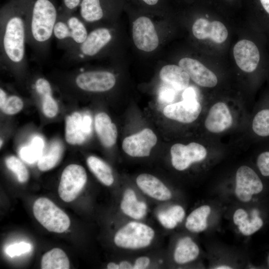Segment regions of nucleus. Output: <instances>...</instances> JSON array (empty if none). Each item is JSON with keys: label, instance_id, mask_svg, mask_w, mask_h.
<instances>
[{"label": "nucleus", "instance_id": "obj_37", "mask_svg": "<svg viewBox=\"0 0 269 269\" xmlns=\"http://www.w3.org/2000/svg\"><path fill=\"white\" fill-rule=\"evenodd\" d=\"M257 163L262 174L269 176V151L261 153L258 157Z\"/></svg>", "mask_w": 269, "mask_h": 269}, {"label": "nucleus", "instance_id": "obj_20", "mask_svg": "<svg viewBox=\"0 0 269 269\" xmlns=\"http://www.w3.org/2000/svg\"><path fill=\"white\" fill-rule=\"evenodd\" d=\"M161 80L177 91H182L189 85L190 77L179 66L169 64L164 66L159 72Z\"/></svg>", "mask_w": 269, "mask_h": 269}, {"label": "nucleus", "instance_id": "obj_45", "mask_svg": "<svg viewBox=\"0 0 269 269\" xmlns=\"http://www.w3.org/2000/svg\"><path fill=\"white\" fill-rule=\"evenodd\" d=\"M7 96L4 91L0 88V108L4 105Z\"/></svg>", "mask_w": 269, "mask_h": 269}, {"label": "nucleus", "instance_id": "obj_13", "mask_svg": "<svg viewBox=\"0 0 269 269\" xmlns=\"http://www.w3.org/2000/svg\"><path fill=\"white\" fill-rule=\"evenodd\" d=\"M233 119L228 106L219 102L211 106L205 120V127L213 134L222 133L232 126Z\"/></svg>", "mask_w": 269, "mask_h": 269}, {"label": "nucleus", "instance_id": "obj_1", "mask_svg": "<svg viewBox=\"0 0 269 269\" xmlns=\"http://www.w3.org/2000/svg\"><path fill=\"white\" fill-rule=\"evenodd\" d=\"M26 21L18 12L8 16L3 24L1 33L2 51L9 63L17 65L25 57Z\"/></svg>", "mask_w": 269, "mask_h": 269}, {"label": "nucleus", "instance_id": "obj_34", "mask_svg": "<svg viewBox=\"0 0 269 269\" xmlns=\"http://www.w3.org/2000/svg\"><path fill=\"white\" fill-rule=\"evenodd\" d=\"M42 111L44 115L49 118L54 117L58 112V105L52 96V93L42 96Z\"/></svg>", "mask_w": 269, "mask_h": 269}, {"label": "nucleus", "instance_id": "obj_38", "mask_svg": "<svg viewBox=\"0 0 269 269\" xmlns=\"http://www.w3.org/2000/svg\"><path fill=\"white\" fill-rule=\"evenodd\" d=\"M167 214L177 223L182 222L185 216V211L180 205H173L166 211Z\"/></svg>", "mask_w": 269, "mask_h": 269}, {"label": "nucleus", "instance_id": "obj_36", "mask_svg": "<svg viewBox=\"0 0 269 269\" xmlns=\"http://www.w3.org/2000/svg\"><path fill=\"white\" fill-rule=\"evenodd\" d=\"M31 245L28 243L21 242L9 245L5 249V253L10 257L19 256L30 251Z\"/></svg>", "mask_w": 269, "mask_h": 269}, {"label": "nucleus", "instance_id": "obj_15", "mask_svg": "<svg viewBox=\"0 0 269 269\" xmlns=\"http://www.w3.org/2000/svg\"><path fill=\"white\" fill-rule=\"evenodd\" d=\"M195 83L208 88L215 87L218 83L216 75L200 61L188 57L183 58L178 63Z\"/></svg>", "mask_w": 269, "mask_h": 269}, {"label": "nucleus", "instance_id": "obj_48", "mask_svg": "<svg viewBox=\"0 0 269 269\" xmlns=\"http://www.w3.org/2000/svg\"><path fill=\"white\" fill-rule=\"evenodd\" d=\"M107 268L108 269H120L119 265L115 263H109L107 266Z\"/></svg>", "mask_w": 269, "mask_h": 269}, {"label": "nucleus", "instance_id": "obj_41", "mask_svg": "<svg viewBox=\"0 0 269 269\" xmlns=\"http://www.w3.org/2000/svg\"><path fill=\"white\" fill-rule=\"evenodd\" d=\"M174 95L173 91L168 89H164L160 92L159 99L162 102H170L173 100Z\"/></svg>", "mask_w": 269, "mask_h": 269}, {"label": "nucleus", "instance_id": "obj_51", "mask_svg": "<svg viewBox=\"0 0 269 269\" xmlns=\"http://www.w3.org/2000/svg\"><path fill=\"white\" fill-rule=\"evenodd\" d=\"M2 140H1V139H0V147H1V145H2Z\"/></svg>", "mask_w": 269, "mask_h": 269}, {"label": "nucleus", "instance_id": "obj_29", "mask_svg": "<svg viewBox=\"0 0 269 269\" xmlns=\"http://www.w3.org/2000/svg\"><path fill=\"white\" fill-rule=\"evenodd\" d=\"M66 22L70 29L71 39L78 45L82 43L88 34L83 22L75 16H70Z\"/></svg>", "mask_w": 269, "mask_h": 269}, {"label": "nucleus", "instance_id": "obj_6", "mask_svg": "<svg viewBox=\"0 0 269 269\" xmlns=\"http://www.w3.org/2000/svg\"><path fill=\"white\" fill-rule=\"evenodd\" d=\"M170 154L173 167L182 171L188 168L192 163L204 160L207 151L203 145L192 142L187 145L174 144L170 148Z\"/></svg>", "mask_w": 269, "mask_h": 269}, {"label": "nucleus", "instance_id": "obj_42", "mask_svg": "<svg viewBox=\"0 0 269 269\" xmlns=\"http://www.w3.org/2000/svg\"><path fill=\"white\" fill-rule=\"evenodd\" d=\"M150 263V259L147 257H140L137 258L133 266L134 269H146Z\"/></svg>", "mask_w": 269, "mask_h": 269}, {"label": "nucleus", "instance_id": "obj_8", "mask_svg": "<svg viewBox=\"0 0 269 269\" xmlns=\"http://www.w3.org/2000/svg\"><path fill=\"white\" fill-rule=\"evenodd\" d=\"M133 38L136 47L151 52L158 46L159 39L154 25L147 17L140 16L133 23Z\"/></svg>", "mask_w": 269, "mask_h": 269}, {"label": "nucleus", "instance_id": "obj_28", "mask_svg": "<svg viewBox=\"0 0 269 269\" xmlns=\"http://www.w3.org/2000/svg\"><path fill=\"white\" fill-rule=\"evenodd\" d=\"M80 7L81 16L87 22L98 21L103 16L100 0H82Z\"/></svg>", "mask_w": 269, "mask_h": 269}, {"label": "nucleus", "instance_id": "obj_25", "mask_svg": "<svg viewBox=\"0 0 269 269\" xmlns=\"http://www.w3.org/2000/svg\"><path fill=\"white\" fill-rule=\"evenodd\" d=\"M211 212L208 205L201 206L193 210L187 217L185 227L192 232L199 233L207 227V218Z\"/></svg>", "mask_w": 269, "mask_h": 269}, {"label": "nucleus", "instance_id": "obj_26", "mask_svg": "<svg viewBox=\"0 0 269 269\" xmlns=\"http://www.w3.org/2000/svg\"><path fill=\"white\" fill-rule=\"evenodd\" d=\"M87 165L98 179L106 186L111 185L114 181L111 167L101 159L90 156L87 159Z\"/></svg>", "mask_w": 269, "mask_h": 269}, {"label": "nucleus", "instance_id": "obj_11", "mask_svg": "<svg viewBox=\"0 0 269 269\" xmlns=\"http://www.w3.org/2000/svg\"><path fill=\"white\" fill-rule=\"evenodd\" d=\"M114 74L105 71L82 72L76 78V84L82 90L92 92H103L111 89L115 85Z\"/></svg>", "mask_w": 269, "mask_h": 269}, {"label": "nucleus", "instance_id": "obj_33", "mask_svg": "<svg viewBox=\"0 0 269 269\" xmlns=\"http://www.w3.org/2000/svg\"><path fill=\"white\" fill-rule=\"evenodd\" d=\"M23 108V102L16 96H11L7 99L1 110L7 115H14L19 112Z\"/></svg>", "mask_w": 269, "mask_h": 269}, {"label": "nucleus", "instance_id": "obj_52", "mask_svg": "<svg viewBox=\"0 0 269 269\" xmlns=\"http://www.w3.org/2000/svg\"><path fill=\"white\" fill-rule=\"evenodd\" d=\"M268 264H269V257H268Z\"/></svg>", "mask_w": 269, "mask_h": 269}, {"label": "nucleus", "instance_id": "obj_27", "mask_svg": "<svg viewBox=\"0 0 269 269\" xmlns=\"http://www.w3.org/2000/svg\"><path fill=\"white\" fill-rule=\"evenodd\" d=\"M44 150V141L39 136L34 137L30 143L22 147L19 151L21 158L28 163H33L38 160Z\"/></svg>", "mask_w": 269, "mask_h": 269}, {"label": "nucleus", "instance_id": "obj_40", "mask_svg": "<svg viewBox=\"0 0 269 269\" xmlns=\"http://www.w3.org/2000/svg\"><path fill=\"white\" fill-rule=\"evenodd\" d=\"M248 213L243 209H238L234 213L233 221L235 225L238 226L248 219Z\"/></svg>", "mask_w": 269, "mask_h": 269}, {"label": "nucleus", "instance_id": "obj_10", "mask_svg": "<svg viewBox=\"0 0 269 269\" xmlns=\"http://www.w3.org/2000/svg\"><path fill=\"white\" fill-rule=\"evenodd\" d=\"M92 118L89 115L82 116L75 112L66 118L65 138L71 144L84 143L92 132Z\"/></svg>", "mask_w": 269, "mask_h": 269}, {"label": "nucleus", "instance_id": "obj_19", "mask_svg": "<svg viewBox=\"0 0 269 269\" xmlns=\"http://www.w3.org/2000/svg\"><path fill=\"white\" fill-rule=\"evenodd\" d=\"M95 128L99 139L104 146L111 147L115 144L118 136L117 129L107 114L100 113L96 115Z\"/></svg>", "mask_w": 269, "mask_h": 269}, {"label": "nucleus", "instance_id": "obj_18", "mask_svg": "<svg viewBox=\"0 0 269 269\" xmlns=\"http://www.w3.org/2000/svg\"><path fill=\"white\" fill-rule=\"evenodd\" d=\"M136 182L142 191L156 200L166 201L172 197L169 189L159 179L151 174L139 175Z\"/></svg>", "mask_w": 269, "mask_h": 269}, {"label": "nucleus", "instance_id": "obj_44", "mask_svg": "<svg viewBox=\"0 0 269 269\" xmlns=\"http://www.w3.org/2000/svg\"><path fill=\"white\" fill-rule=\"evenodd\" d=\"M81 0H64L65 6L69 9H74L80 5Z\"/></svg>", "mask_w": 269, "mask_h": 269}, {"label": "nucleus", "instance_id": "obj_5", "mask_svg": "<svg viewBox=\"0 0 269 269\" xmlns=\"http://www.w3.org/2000/svg\"><path fill=\"white\" fill-rule=\"evenodd\" d=\"M84 168L72 164L67 166L61 174L58 192L60 198L66 202L74 200L79 195L87 182Z\"/></svg>", "mask_w": 269, "mask_h": 269}, {"label": "nucleus", "instance_id": "obj_32", "mask_svg": "<svg viewBox=\"0 0 269 269\" xmlns=\"http://www.w3.org/2000/svg\"><path fill=\"white\" fill-rule=\"evenodd\" d=\"M263 225L262 219L257 215L249 221L247 219L245 221L238 225L239 231L245 236H250L256 232Z\"/></svg>", "mask_w": 269, "mask_h": 269}, {"label": "nucleus", "instance_id": "obj_47", "mask_svg": "<svg viewBox=\"0 0 269 269\" xmlns=\"http://www.w3.org/2000/svg\"><path fill=\"white\" fill-rule=\"evenodd\" d=\"M260 0L264 8L269 14V0Z\"/></svg>", "mask_w": 269, "mask_h": 269}, {"label": "nucleus", "instance_id": "obj_12", "mask_svg": "<svg viewBox=\"0 0 269 269\" xmlns=\"http://www.w3.org/2000/svg\"><path fill=\"white\" fill-rule=\"evenodd\" d=\"M201 111L202 106L198 100H183L166 106L163 114L171 120L189 124L198 118Z\"/></svg>", "mask_w": 269, "mask_h": 269}, {"label": "nucleus", "instance_id": "obj_50", "mask_svg": "<svg viewBox=\"0 0 269 269\" xmlns=\"http://www.w3.org/2000/svg\"><path fill=\"white\" fill-rule=\"evenodd\" d=\"M216 269H232L230 267L227 266H219L215 268Z\"/></svg>", "mask_w": 269, "mask_h": 269}, {"label": "nucleus", "instance_id": "obj_3", "mask_svg": "<svg viewBox=\"0 0 269 269\" xmlns=\"http://www.w3.org/2000/svg\"><path fill=\"white\" fill-rule=\"evenodd\" d=\"M33 213L38 222L50 232L63 233L70 225L68 215L47 198H39L34 202Z\"/></svg>", "mask_w": 269, "mask_h": 269}, {"label": "nucleus", "instance_id": "obj_43", "mask_svg": "<svg viewBox=\"0 0 269 269\" xmlns=\"http://www.w3.org/2000/svg\"><path fill=\"white\" fill-rule=\"evenodd\" d=\"M183 100H198L195 90L192 87H187L183 93Z\"/></svg>", "mask_w": 269, "mask_h": 269}, {"label": "nucleus", "instance_id": "obj_2", "mask_svg": "<svg viewBox=\"0 0 269 269\" xmlns=\"http://www.w3.org/2000/svg\"><path fill=\"white\" fill-rule=\"evenodd\" d=\"M57 19L56 8L50 0H35L26 21L27 34L34 43L45 44L53 35Z\"/></svg>", "mask_w": 269, "mask_h": 269}, {"label": "nucleus", "instance_id": "obj_39", "mask_svg": "<svg viewBox=\"0 0 269 269\" xmlns=\"http://www.w3.org/2000/svg\"><path fill=\"white\" fill-rule=\"evenodd\" d=\"M157 217L162 225L166 228L169 229H173L177 225V223L171 219L165 211L159 212L157 215Z\"/></svg>", "mask_w": 269, "mask_h": 269}, {"label": "nucleus", "instance_id": "obj_9", "mask_svg": "<svg viewBox=\"0 0 269 269\" xmlns=\"http://www.w3.org/2000/svg\"><path fill=\"white\" fill-rule=\"evenodd\" d=\"M157 140L153 131L146 128L126 137L123 141L122 148L127 154L133 157L148 156Z\"/></svg>", "mask_w": 269, "mask_h": 269}, {"label": "nucleus", "instance_id": "obj_35", "mask_svg": "<svg viewBox=\"0 0 269 269\" xmlns=\"http://www.w3.org/2000/svg\"><path fill=\"white\" fill-rule=\"evenodd\" d=\"M53 35L60 41L71 39L70 29L66 20L57 19L54 27Z\"/></svg>", "mask_w": 269, "mask_h": 269}, {"label": "nucleus", "instance_id": "obj_7", "mask_svg": "<svg viewBox=\"0 0 269 269\" xmlns=\"http://www.w3.org/2000/svg\"><path fill=\"white\" fill-rule=\"evenodd\" d=\"M263 189L261 180L252 168L243 165L238 169L236 173L235 193L240 201H250L253 195L260 193Z\"/></svg>", "mask_w": 269, "mask_h": 269}, {"label": "nucleus", "instance_id": "obj_23", "mask_svg": "<svg viewBox=\"0 0 269 269\" xmlns=\"http://www.w3.org/2000/svg\"><path fill=\"white\" fill-rule=\"evenodd\" d=\"M63 151V146L60 141L52 142L45 150H43L38 159V168L41 171H45L54 167L61 159Z\"/></svg>", "mask_w": 269, "mask_h": 269}, {"label": "nucleus", "instance_id": "obj_14", "mask_svg": "<svg viewBox=\"0 0 269 269\" xmlns=\"http://www.w3.org/2000/svg\"><path fill=\"white\" fill-rule=\"evenodd\" d=\"M233 53L236 62L242 70L251 73L256 69L260 56L253 42L246 39L238 41L234 47Z\"/></svg>", "mask_w": 269, "mask_h": 269}, {"label": "nucleus", "instance_id": "obj_30", "mask_svg": "<svg viewBox=\"0 0 269 269\" xmlns=\"http://www.w3.org/2000/svg\"><path fill=\"white\" fill-rule=\"evenodd\" d=\"M252 129L259 136H269V109H264L257 113L253 120Z\"/></svg>", "mask_w": 269, "mask_h": 269}, {"label": "nucleus", "instance_id": "obj_17", "mask_svg": "<svg viewBox=\"0 0 269 269\" xmlns=\"http://www.w3.org/2000/svg\"><path fill=\"white\" fill-rule=\"evenodd\" d=\"M109 29L100 27L92 30L79 46L80 56H93L97 54L111 40Z\"/></svg>", "mask_w": 269, "mask_h": 269}, {"label": "nucleus", "instance_id": "obj_4", "mask_svg": "<svg viewBox=\"0 0 269 269\" xmlns=\"http://www.w3.org/2000/svg\"><path fill=\"white\" fill-rule=\"evenodd\" d=\"M154 236L153 230L139 222H131L115 234L114 242L120 248L137 249L148 246Z\"/></svg>", "mask_w": 269, "mask_h": 269}, {"label": "nucleus", "instance_id": "obj_21", "mask_svg": "<svg viewBox=\"0 0 269 269\" xmlns=\"http://www.w3.org/2000/svg\"><path fill=\"white\" fill-rule=\"evenodd\" d=\"M121 209L128 216L135 219H140L145 215L147 206L144 202L137 201L133 190L127 189L124 193Z\"/></svg>", "mask_w": 269, "mask_h": 269}, {"label": "nucleus", "instance_id": "obj_49", "mask_svg": "<svg viewBox=\"0 0 269 269\" xmlns=\"http://www.w3.org/2000/svg\"><path fill=\"white\" fill-rule=\"evenodd\" d=\"M145 3L149 5L155 4L158 0H143Z\"/></svg>", "mask_w": 269, "mask_h": 269}, {"label": "nucleus", "instance_id": "obj_46", "mask_svg": "<svg viewBox=\"0 0 269 269\" xmlns=\"http://www.w3.org/2000/svg\"><path fill=\"white\" fill-rule=\"evenodd\" d=\"M120 269H133V266L129 262L123 261L120 263Z\"/></svg>", "mask_w": 269, "mask_h": 269}, {"label": "nucleus", "instance_id": "obj_16", "mask_svg": "<svg viewBox=\"0 0 269 269\" xmlns=\"http://www.w3.org/2000/svg\"><path fill=\"white\" fill-rule=\"evenodd\" d=\"M194 36L199 39L209 38L217 43L225 41L228 35L227 28L219 21H210L200 18L197 19L192 26Z\"/></svg>", "mask_w": 269, "mask_h": 269}, {"label": "nucleus", "instance_id": "obj_31", "mask_svg": "<svg viewBox=\"0 0 269 269\" xmlns=\"http://www.w3.org/2000/svg\"><path fill=\"white\" fill-rule=\"evenodd\" d=\"M7 167L15 175L20 183L26 182L29 178L28 171L24 163L14 156H10L5 159Z\"/></svg>", "mask_w": 269, "mask_h": 269}, {"label": "nucleus", "instance_id": "obj_24", "mask_svg": "<svg viewBox=\"0 0 269 269\" xmlns=\"http://www.w3.org/2000/svg\"><path fill=\"white\" fill-rule=\"evenodd\" d=\"M42 269H68L69 259L61 249L55 248L45 253L41 260Z\"/></svg>", "mask_w": 269, "mask_h": 269}, {"label": "nucleus", "instance_id": "obj_22", "mask_svg": "<svg viewBox=\"0 0 269 269\" xmlns=\"http://www.w3.org/2000/svg\"><path fill=\"white\" fill-rule=\"evenodd\" d=\"M199 249L191 238L185 237L177 242L174 252V260L178 264H184L195 260Z\"/></svg>", "mask_w": 269, "mask_h": 269}]
</instances>
